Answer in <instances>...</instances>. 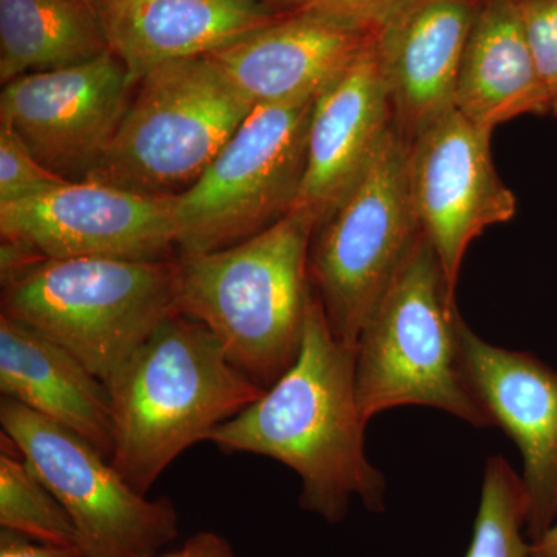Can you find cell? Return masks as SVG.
<instances>
[{
	"instance_id": "15",
	"label": "cell",
	"mask_w": 557,
	"mask_h": 557,
	"mask_svg": "<svg viewBox=\"0 0 557 557\" xmlns=\"http://www.w3.org/2000/svg\"><path fill=\"white\" fill-rule=\"evenodd\" d=\"M375 38L354 22L288 11L277 21L208 54L255 108L317 98Z\"/></svg>"
},
{
	"instance_id": "12",
	"label": "cell",
	"mask_w": 557,
	"mask_h": 557,
	"mask_svg": "<svg viewBox=\"0 0 557 557\" xmlns=\"http://www.w3.org/2000/svg\"><path fill=\"white\" fill-rule=\"evenodd\" d=\"M491 138L493 132L453 109L409 141L413 209L454 288L469 245L518 211L494 164Z\"/></svg>"
},
{
	"instance_id": "10",
	"label": "cell",
	"mask_w": 557,
	"mask_h": 557,
	"mask_svg": "<svg viewBox=\"0 0 557 557\" xmlns=\"http://www.w3.org/2000/svg\"><path fill=\"white\" fill-rule=\"evenodd\" d=\"M175 205L177 196H143L90 180L69 182L0 205V236L35 260L175 259Z\"/></svg>"
},
{
	"instance_id": "4",
	"label": "cell",
	"mask_w": 557,
	"mask_h": 557,
	"mask_svg": "<svg viewBox=\"0 0 557 557\" xmlns=\"http://www.w3.org/2000/svg\"><path fill=\"white\" fill-rule=\"evenodd\" d=\"M461 322L456 288L420 233L355 347L366 423L384 410L426 406L475 428L494 426L465 373Z\"/></svg>"
},
{
	"instance_id": "19",
	"label": "cell",
	"mask_w": 557,
	"mask_h": 557,
	"mask_svg": "<svg viewBox=\"0 0 557 557\" xmlns=\"http://www.w3.org/2000/svg\"><path fill=\"white\" fill-rule=\"evenodd\" d=\"M454 109L482 129L549 113L518 0H482L458 72Z\"/></svg>"
},
{
	"instance_id": "17",
	"label": "cell",
	"mask_w": 557,
	"mask_h": 557,
	"mask_svg": "<svg viewBox=\"0 0 557 557\" xmlns=\"http://www.w3.org/2000/svg\"><path fill=\"white\" fill-rule=\"evenodd\" d=\"M109 49L132 84L171 62L208 57L277 21L263 0H95Z\"/></svg>"
},
{
	"instance_id": "28",
	"label": "cell",
	"mask_w": 557,
	"mask_h": 557,
	"mask_svg": "<svg viewBox=\"0 0 557 557\" xmlns=\"http://www.w3.org/2000/svg\"><path fill=\"white\" fill-rule=\"evenodd\" d=\"M530 557H557V520L544 534L531 541Z\"/></svg>"
},
{
	"instance_id": "30",
	"label": "cell",
	"mask_w": 557,
	"mask_h": 557,
	"mask_svg": "<svg viewBox=\"0 0 557 557\" xmlns=\"http://www.w3.org/2000/svg\"><path fill=\"white\" fill-rule=\"evenodd\" d=\"M89 2L95 3V0H89Z\"/></svg>"
},
{
	"instance_id": "14",
	"label": "cell",
	"mask_w": 557,
	"mask_h": 557,
	"mask_svg": "<svg viewBox=\"0 0 557 557\" xmlns=\"http://www.w3.org/2000/svg\"><path fill=\"white\" fill-rule=\"evenodd\" d=\"M482 0H401L375 28L394 124L412 141L454 109L458 72Z\"/></svg>"
},
{
	"instance_id": "2",
	"label": "cell",
	"mask_w": 557,
	"mask_h": 557,
	"mask_svg": "<svg viewBox=\"0 0 557 557\" xmlns=\"http://www.w3.org/2000/svg\"><path fill=\"white\" fill-rule=\"evenodd\" d=\"M113 467L139 494L172 461L262 397L218 336L175 311L153 330L109 386Z\"/></svg>"
},
{
	"instance_id": "9",
	"label": "cell",
	"mask_w": 557,
	"mask_h": 557,
	"mask_svg": "<svg viewBox=\"0 0 557 557\" xmlns=\"http://www.w3.org/2000/svg\"><path fill=\"white\" fill-rule=\"evenodd\" d=\"M2 434L67 509L86 557H159L178 536L170 498L139 494L86 438L14 399H0Z\"/></svg>"
},
{
	"instance_id": "27",
	"label": "cell",
	"mask_w": 557,
	"mask_h": 557,
	"mask_svg": "<svg viewBox=\"0 0 557 557\" xmlns=\"http://www.w3.org/2000/svg\"><path fill=\"white\" fill-rule=\"evenodd\" d=\"M159 557H236V555L228 541L207 531L188 539L177 552Z\"/></svg>"
},
{
	"instance_id": "3",
	"label": "cell",
	"mask_w": 557,
	"mask_h": 557,
	"mask_svg": "<svg viewBox=\"0 0 557 557\" xmlns=\"http://www.w3.org/2000/svg\"><path fill=\"white\" fill-rule=\"evenodd\" d=\"M317 220L289 211L233 247L178 256L177 311L207 325L263 391L299 357Z\"/></svg>"
},
{
	"instance_id": "29",
	"label": "cell",
	"mask_w": 557,
	"mask_h": 557,
	"mask_svg": "<svg viewBox=\"0 0 557 557\" xmlns=\"http://www.w3.org/2000/svg\"><path fill=\"white\" fill-rule=\"evenodd\" d=\"M263 2L270 3L271 7L281 11H293L298 0H263Z\"/></svg>"
},
{
	"instance_id": "24",
	"label": "cell",
	"mask_w": 557,
	"mask_h": 557,
	"mask_svg": "<svg viewBox=\"0 0 557 557\" xmlns=\"http://www.w3.org/2000/svg\"><path fill=\"white\" fill-rule=\"evenodd\" d=\"M518 5L549 113L557 116V0H518Z\"/></svg>"
},
{
	"instance_id": "21",
	"label": "cell",
	"mask_w": 557,
	"mask_h": 557,
	"mask_svg": "<svg viewBox=\"0 0 557 557\" xmlns=\"http://www.w3.org/2000/svg\"><path fill=\"white\" fill-rule=\"evenodd\" d=\"M0 454V527L33 541L81 548L75 523L49 486L2 434Z\"/></svg>"
},
{
	"instance_id": "8",
	"label": "cell",
	"mask_w": 557,
	"mask_h": 557,
	"mask_svg": "<svg viewBox=\"0 0 557 557\" xmlns=\"http://www.w3.org/2000/svg\"><path fill=\"white\" fill-rule=\"evenodd\" d=\"M314 100L251 110L203 175L177 196L178 256L233 247L292 211L306 174Z\"/></svg>"
},
{
	"instance_id": "5",
	"label": "cell",
	"mask_w": 557,
	"mask_h": 557,
	"mask_svg": "<svg viewBox=\"0 0 557 557\" xmlns=\"http://www.w3.org/2000/svg\"><path fill=\"white\" fill-rule=\"evenodd\" d=\"M178 258L46 259L2 278V313L64 347L110 386L177 311Z\"/></svg>"
},
{
	"instance_id": "18",
	"label": "cell",
	"mask_w": 557,
	"mask_h": 557,
	"mask_svg": "<svg viewBox=\"0 0 557 557\" xmlns=\"http://www.w3.org/2000/svg\"><path fill=\"white\" fill-rule=\"evenodd\" d=\"M0 391L39 416L113 453L109 387L78 358L22 322L0 313Z\"/></svg>"
},
{
	"instance_id": "20",
	"label": "cell",
	"mask_w": 557,
	"mask_h": 557,
	"mask_svg": "<svg viewBox=\"0 0 557 557\" xmlns=\"http://www.w3.org/2000/svg\"><path fill=\"white\" fill-rule=\"evenodd\" d=\"M109 50L89 0H0V83L72 67Z\"/></svg>"
},
{
	"instance_id": "11",
	"label": "cell",
	"mask_w": 557,
	"mask_h": 557,
	"mask_svg": "<svg viewBox=\"0 0 557 557\" xmlns=\"http://www.w3.org/2000/svg\"><path fill=\"white\" fill-rule=\"evenodd\" d=\"M134 91L126 65L109 49L83 64L10 81L0 94V123L16 131L44 166L84 182L115 137Z\"/></svg>"
},
{
	"instance_id": "13",
	"label": "cell",
	"mask_w": 557,
	"mask_h": 557,
	"mask_svg": "<svg viewBox=\"0 0 557 557\" xmlns=\"http://www.w3.org/2000/svg\"><path fill=\"white\" fill-rule=\"evenodd\" d=\"M460 346L472 391L522 454L533 541L557 520V370L528 351L486 343L465 321Z\"/></svg>"
},
{
	"instance_id": "25",
	"label": "cell",
	"mask_w": 557,
	"mask_h": 557,
	"mask_svg": "<svg viewBox=\"0 0 557 557\" xmlns=\"http://www.w3.org/2000/svg\"><path fill=\"white\" fill-rule=\"evenodd\" d=\"M401 0H298L293 11H311L375 30Z\"/></svg>"
},
{
	"instance_id": "22",
	"label": "cell",
	"mask_w": 557,
	"mask_h": 557,
	"mask_svg": "<svg viewBox=\"0 0 557 557\" xmlns=\"http://www.w3.org/2000/svg\"><path fill=\"white\" fill-rule=\"evenodd\" d=\"M528 498L522 475L504 457H491L483 474L480 504L465 557H530Z\"/></svg>"
},
{
	"instance_id": "26",
	"label": "cell",
	"mask_w": 557,
	"mask_h": 557,
	"mask_svg": "<svg viewBox=\"0 0 557 557\" xmlns=\"http://www.w3.org/2000/svg\"><path fill=\"white\" fill-rule=\"evenodd\" d=\"M0 557H86L81 548L58 547L33 541L24 534L2 528L0 530Z\"/></svg>"
},
{
	"instance_id": "23",
	"label": "cell",
	"mask_w": 557,
	"mask_h": 557,
	"mask_svg": "<svg viewBox=\"0 0 557 557\" xmlns=\"http://www.w3.org/2000/svg\"><path fill=\"white\" fill-rule=\"evenodd\" d=\"M69 182L44 166L16 131L0 123V205L32 199Z\"/></svg>"
},
{
	"instance_id": "1",
	"label": "cell",
	"mask_w": 557,
	"mask_h": 557,
	"mask_svg": "<svg viewBox=\"0 0 557 557\" xmlns=\"http://www.w3.org/2000/svg\"><path fill=\"white\" fill-rule=\"evenodd\" d=\"M355 348L333 336L321 299L310 288L302 347L288 372L262 397L209 434L225 453L273 458L300 479V508L329 523L346 519L351 497L386 508V479L366 454Z\"/></svg>"
},
{
	"instance_id": "6",
	"label": "cell",
	"mask_w": 557,
	"mask_h": 557,
	"mask_svg": "<svg viewBox=\"0 0 557 557\" xmlns=\"http://www.w3.org/2000/svg\"><path fill=\"white\" fill-rule=\"evenodd\" d=\"M255 106L208 57L171 62L135 87L90 182L180 196L203 175Z\"/></svg>"
},
{
	"instance_id": "7",
	"label": "cell",
	"mask_w": 557,
	"mask_h": 557,
	"mask_svg": "<svg viewBox=\"0 0 557 557\" xmlns=\"http://www.w3.org/2000/svg\"><path fill=\"white\" fill-rule=\"evenodd\" d=\"M408 164L409 141L392 124L311 239L310 285L344 346L357 347L359 333L420 236Z\"/></svg>"
},
{
	"instance_id": "16",
	"label": "cell",
	"mask_w": 557,
	"mask_h": 557,
	"mask_svg": "<svg viewBox=\"0 0 557 557\" xmlns=\"http://www.w3.org/2000/svg\"><path fill=\"white\" fill-rule=\"evenodd\" d=\"M392 124L391 100L373 38L314 100L306 174L292 211L306 212L321 225L368 166Z\"/></svg>"
}]
</instances>
